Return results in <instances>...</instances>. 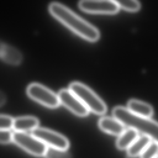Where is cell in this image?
Masks as SVG:
<instances>
[{"label": "cell", "instance_id": "cell-10", "mask_svg": "<svg viewBox=\"0 0 158 158\" xmlns=\"http://www.w3.org/2000/svg\"><path fill=\"white\" fill-rule=\"evenodd\" d=\"M98 125L102 131L111 135H120L124 131V125L115 117H102Z\"/></svg>", "mask_w": 158, "mask_h": 158}, {"label": "cell", "instance_id": "cell-9", "mask_svg": "<svg viewBox=\"0 0 158 158\" xmlns=\"http://www.w3.org/2000/svg\"><path fill=\"white\" fill-rule=\"evenodd\" d=\"M0 60L12 65H19L23 56L17 48L0 40Z\"/></svg>", "mask_w": 158, "mask_h": 158}, {"label": "cell", "instance_id": "cell-6", "mask_svg": "<svg viewBox=\"0 0 158 158\" xmlns=\"http://www.w3.org/2000/svg\"><path fill=\"white\" fill-rule=\"evenodd\" d=\"M79 8L87 13L114 14L118 10V6L112 0H80Z\"/></svg>", "mask_w": 158, "mask_h": 158}, {"label": "cell", "instance_id": "cell-17", "mask_svg": "<svg viewBox=\"0 0 158 158\" xmlns=\"http://www.w3.org/2000/svg\"><path fill=\"white\" fill-rule=\"evenodd\" d=\"M46 158H71L70 155L66 150H62L49 147L44 154Z\"/></svg>", "mask_w": 158, "mask_h": 158}, {"label": "cell", "instance_id": "cell-8", "mask_svg": "<svg viewBox=\"0 0 158 158\" xmlns=\"http://www.w3.org/2000/svg\"><path fill=\"white\" fill-rule=\"evenodd\" d=\"M58 97L60 102L77 115L84 117L88 114V108L69 89H61L58 94Z\"/></svg>", "mask_w": 158, "mask_h": 158}, {"label": "cell", "instance_id": "cell-21", "mask_svg": "<svg viewBox=\"0 0 158 158\" xmlns=\"http://www.w3.org/2000/svg\"><path fill=\"white\" fill-rule=\"evenodd\" d=\"M155 158H158V156H156Z\"/></svg>", "mask_w": 158, "mask_h": 158}, {"label": "cell", "instance_id": "cell-4", "mask_svg": "<svg viewBox=\"0 0 158 158\" xmlns=\"http://www.w3.org/2000/svg\"><path fill=\"white\" fill-rule=\"evenodd\" d=\"M27 93L33 100L49 108L57 107L60 103L58 95L40 83L29 85Z\"/></svg>", "mask_w": 158, "mask_h": 158}, {"label": "cell", "instance_id": "cell-13", "mask_svg": "<svg viewBox=\"0 0 158 158\" xmlns=\"http://www.w3.org/2000/svg\"><path fill=\"white\" fill-rule=\"evenodd\" d=\"M138 137V131L133 128L129 127L124 130L119 135L116 141V146L119 149H128Z\"/></svg>", "mask_w": 158, "mask_h": 158}, {"label": "cell", "instance_id": "cell-11", "mask_svg": "<svg viewBox=\"0 0 158 158\" xmlns=\"http://www.w3.org/2000/svg\"><path fill=\"white\" fill-rule=\"evenodd\" d=\"M38 124V120L34 117H20L14 119L13 128L19 132L33 131L37 128Z\"/></svg>", "mask_w": 158, "mask_h": 158}, {"label": "cell", "instance_id": "cell-16", "mask_svg": "<svg viewBox=\"0 0 158 158\" xmlns=\"http://www.w3.org/2000/svg\"><path fill=\"white\" fill-rule=\"evenodd\" d=\"M158 156V143L151 141L140 154V158H155Z\"/></svg>", "mask_w": 158, "mask_h": 158}, {"label": "cell", "instance_id": "cell-7", "mask_svg": "<svg viewBox=\"0 0 158 158\" xmlns=\"http://www.w3.org/2000/svg\"><path fill=\"white\" fill-rule=\"evenodd\" d=\"M32 135L51 148L67 150L69 147V142L65 137L52 130L36 128L32 131Z\"/></svg>", "mask_w": 158, "mask_h": 158}, {"label": "cell", "instance_id": "cell-14", "mask_svg": "<svg viewBox=\"0 0 158 158\" xmlns=\"http://www.w3.org/2000/svg\"><path fill=\"white\" fill-rule=\"evenodd\" d=\"M151 142V139L146 135L138 136L127 149V155L130 157L140 155L146 146Z\"/></svg>", "mask_w": 158, "mask_h": 158}, {"label": "cell", "instance_id": "cell-3", "mask_svg": "<svg viewBox=\"0 0 158 158\" xmlns=\"http://www.w3.org/2000/svg\"><path fill=\"white\" fill-rule=\"evenodd\" d=\"M69 89L84 104L89 110L98 115L104 114L107 107L103 101L85 85L75 81L70 83Z\"/></svg>", "mask_w": 158, "mask_h": 158}, {"label": "cell", "instance_id": "cell-15", "mask_svg": "<svg viewBox=\"0 0 158 158\" xmlns=\"http://www.w3.org/2000/svg\"><path fill=\"white\" fill-rule=\"evenodd\" d=\"M118 7L130 12H136L140 9V4L138 0H112Z\"/></svg>", "mask_w": 158, "mask_h": 158}, {"label": "cell", "instance_id": "cell-5", "mask_svg": "<svg viewBox=\"0 0 158 158\" xmlns=\"http://www.w3.org/2000/svg\"><path fill=\"white\" fill-rule=\"evenodd\" d=\"M13 141L23 149L35 156H44L48 148L46 145L38 138L25 132H14Z\"/></svg>", "mask_w": 158, "mask_h": 158}, {"label": "cell", "instance_id": "cell-19", "mask_svg": "<svg viewBox=\"0 0 158 158\" xmlns=\"http://www.w3.org/2000/svg\"><path fill=\"white\" fill-rule=\"evenodd\" d=\"M13 141V133L9 130H0V143L7 144Z\"/></svg>", "mask_w": 158, "mask_h": 158}, {"label": "cell", "instance_id": "cell-1", "mask_svg": "<svg viewBox=\"0 0 158 158\" xmlns=\"http://www.w3.org/2000/svg\"><path fill=\"white\" fill-rule=\"evenodd\" d=\"M49 11L61 23L85 40L94 42L99 38V31L95 27L64 4L57 2H51L49 6Z\"/></svg>", "mask_w": 158, "mask_h": 158}, {"label": "cell", "instance_id": "cell-18", "mask_svg": "<svg viewBox=\"0 0 158 158\" xmlns=\"http://www.w3.org/2000/svg\"><path fill=\"white\" fill-rule=\"evenodd\" d=\"M14 119L8 115H0V130H9L13 128Z\"/></svg>", "mask_w": 158, "mask_h": 158}, {"label": "cell", "instance_id": "cell-20", "mask_svg": "<svg viewBox=\"0 0 158 158\" xmlns=\"http://www.w3.org/2000/svg\"><path fill=\"white\" fill-rule=\"evenodd\" d=\"M6 98L5 94L2 92L0 91V107L2 106L6 102Z\"/></svg>", "mask_w": 158, "mask_h": 158}, {"label": "cell", "instance_id": "cell-2", "mask_svg": "<svg viewBox=\"0 0 158 158\" xmlns=\"http://www.w3.org/2000/svg\"><path fill=\"white\" fill-rule=\"evenodd\" d=\"M115 118L124 125L133 128L158 143V123L149 118L136 115L127 108L118 106L112 110Z\"/></svg>", "mask_w": 158, "mask_h": 158}, {"label": "cell", "instance_id": "cell-12", "mask_svg": "<svg viewBox=\"0 0 158 158\" xmlns=\"http://www.w3.org/2000/svg\"><path fill=\"white\" fill-rule=\"evenodd\" d=\"M127 109L134 114L143 117L149 118L153 114V109L150 105L136 99L128 101Z\"/></svg>", "mask_w": 158, "mask_h": 158}]
</instances>
